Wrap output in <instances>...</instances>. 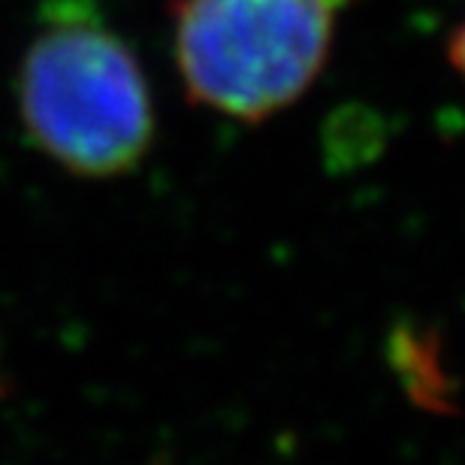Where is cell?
Instances as JSON below:
<instances>
[{
    "label": "cell",
    "mask_w": 465,
    "mask_h": 465,
    "mask_svg": "<svg viewBox=\"0 0 465 465\" xmlns=\"http://www.w3.org/2000/svg\"><path fill=\"white\" fill-rule=\"evenodd\" d=\"M450 61L462 76H465V25L453 34V43H450Z\"/></svg>",
    "instance_id": "obj_3"
},
{
    "label": "cell",
    "mask_w": 465,
    "mask_h": 465,
    "mask_svg": "<svg viewBox=\"0 0 465 465\" xmlns=\"http://www.w3.org/2000/svg\"><path fill=\"white\" fill-rule=\"evenodd\" d=\"M27 134L76 175L127 173L154 134L145 73L94 0H45L18 76Z\"/></svg>",
    "instance_id": "obj_1"
},
{
    "label": "cell",
    "mask_w": 465,
    "mask_h": 465,
    "mask_svg": "<svg viewBox=\"0 0 465 465\" xmlns=\"http://www.w3.org/2000/svg\"><path fill=\"white\" fill-rule=\"evenodd\" d=\"M348 0H179L175 64L191 100L260 121L300 100L336 40Z\"/></svg>",
    "instance_id": "obj_2"
}]
</instances>
